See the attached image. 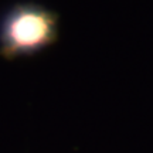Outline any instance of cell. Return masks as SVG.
Here are the masks:
<instances>
[{"label": "cell", "instance_id": "6da1fadb", "mask_svg": "<svg viewBox=\"0 0 153 153\" xmlns=\"http://www.w3.org/2000/svg\"><path fill=\"white\" fill-rule=\"evenodd\" d=\"M60 37V14L47 6L20 0L0 13V55L6 60L34 57Z\"/></svg>", "mask_w": 153, "mask_h": 153}]
</instances>
